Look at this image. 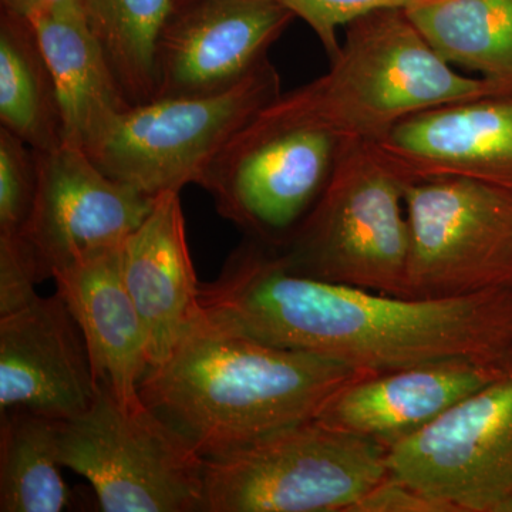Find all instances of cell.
Segmentation results:
<instances>
[{"label": "cell", "mask_w": 512, "mask_h": 512, "mask_svg": "<svg viewBox=\"0 0 512 512\" xmlns=\"http://www.w3.org/2000/svg\"><path fill=\"white\" fill-rule=\"evenodd\" d=\"M36 151V150H35ZM37 192L23 241L40 279L89 256L123 247L156 197L113 180L79 147L36 151Z\"/></svg>", "instance_id": "11"}, {"label": "cell", "mask_w": 512, "mask_h": 512, "mask_svg": "<svg viewBox=\"0 0 512 512\" xmlns=\"http://www.w3.org/2000/svg\"><path fill=\"white\" fill-rule=\"evenodd\" d=\"M284 6L295 18L305 20L318 36L330 60L339 55L342 43L339 28L379 9H409L430 0H272Z\"/></svg>", "instance_id": "24"}, {"label": "cell", "mask_w": 512, "mask_h": 512, "mask_svg": "<svg viewBox=\"0 0 512 512\" xmlns=\"http://www.w3.org/2000/svg\"><path fill=\"white\" fill-rule=\"evenodd\" d=\"M359 377L329 357L227 332L197 315L167 359L147 370L138 393L208 460L315 420Z\"/></svg>", "instance_id": "2"}, {"label": "cell", "mask_w": 512, "mask_h": 512, "mask_svg": "<svg viewBox=\"0 0 512 512\" xmlns=\"http://www.w3.org/2000/svg\"><path fill=\"white\" fill-rule=\"evenodd\" d=\"M511 512H512V507H511Z\"/></svg>", "instance_id": "28"}, {"label": "cell", "mask_w": 512, "mask_h": 512, "mask_svg": "<svg viewBox=\"0 0 512 512\" xmlns=\"http://www.w3.org/2000/svg\"><path fill=\"white\" fill-rule=\"evenodd\" d=\"M404 188L372 143L340 140L318 202L276 249L296 274L407 298Z\"/></svg>", "instance_id": "4"}, {"label": "cell", "mask_w": 512, "mask_h": 512, "mask_svg": "<svg viewBox=\"0 0 512 512\" xmlns=\"http://www.w3.org/2000/svg\"><path fill=\"white\" fill-rule=\"evenodd\" d=\"M350 512H454L446 503L421 493L399 478H383L367 491Z\"/></svg>", "instance_id": "26"}, {"label": "cell", "mask_w": 512, "mask_h": 512, "mask_svg": "<svg viewBox=\"0 0 512 512\" xmlns=\"http://www.w3.org/2000/svg\"><path fill=\"white\" fill-rule=\"evenodd\" d=\"M372 144L406 185L458 178L512 191V93L421 111Z\"/></svg>", "instance_id": "14"}, {"label": "cell", "mask_w": 512, "mask_h": 512, "mask_svg": "<svg viewBox=\"0 0 512 512\" xmlns=\"http://www.w3.org/2000/svg\"><path fill=\"white\" fill-rule=\"evenodd\" d=\"M386 463L454 512H511L512 353L490 383L386 448Z\"/></svg>", "instance_id": "10"}, {"label": "cell", "mask_w": 512, "mask_h": 512, "mask_svg": "<svg viewBox=\"0 0 512 512\" xmlns=\"http://www.w3.org/2000/svg\"><path fill=\"white\" fill-rule=\"evenodd\" d=\"M510 355L437 360L359 377L336 392L315 420L389 448L490 383Z\"/></svg>", "instance_id": "15"}, {"label": "cell", "mask_w": 512, "mask_h": 512, "mask_svg": "<svg viewBox=\"0 0 512 512\" xmlns=\"http://www.w3.org/2000/svg\"><path fill=\"white\" fill-rule=\"evenodd\" d=\"M281 93V77L268 59L224 92L130 106L83 151L104 174L151 197L201 187L229 140Z\"/></svg>", "instance_id": "6"}, {"label": "cell", "mask_w": 512, "mask_h": 512, "mask_svg": "<svg viewBox=\"0 0 512 512\" xmlns=\"http://www.w3.org/2000/svg\"><path fill=\"white\" fill-rule=\"evenodd\" d=\"M406 12L450 66L512 90V0H430Z\"/></svg>", "instance_id": "20"}, {"label": "cell", "mask_w": 512, "mask_h": 512, "mask_svg": "<svg viewBox=\"0 0 512 512\" xmlns=\"http://www.w3.org/2000/svg\"><path fill=\"white\" fill-rule=\"evenodd\" d=\"M259 111L218 154L201 187L247 238L281 248L325 190L339 140Z\"/></svg>", "instance_id": "8"}, {"label": "cell", "mask_w": 512, "mask_h": 512, "mask_svg": "<svg viewBox=\"0 0 512 512\" xmlns=\"http://www.w3.org/2000/svg\"><path fill=\"white\" fill-rule=\"evenodd\" d=\"M39 268L20 237H0V315L28 305L36 298Z\"/></svg>", "instance_id": "25"}, {"label": "cell", "mask_w": 512, "mask_h": 512, "mask_svg": "<svg viewBox=\"0 0 512 512\" xmlns=\"http://www.w3.org/2000/svg\"><path fill=\"white\" fill-rule=\"evenodd\" d=\"M52 279L86 339L97 384L124 402L140 399L138 386L150 363L143 322L124 281L121 247L74 262Z\"/></svg>", "instance_id": "17"}, {"label": "cell", "mask_w": 512, "mask_h": 512, "mask_svg": "<svg viewBox=\"0 0 512 512\" xmlns=\"http://www.w3.org/2000/svg\"><path fill=\"white\" fill-rule=\"evenodd\" d=\"M97 389L86 339L59 292L0 315V414L70 420Z\"/></svg>", "instance_id": "13"}, {"label": "cell", "mask_w": 512, "mask_h": 512, "mask_svg": "<svg viewBox=\"0 0 512 512\" xmlns=\"http://www.w3.org/2000/svg\"><path fill=\"white\" fill-rule=\"evenodd\" d=\"M2 9L25 19L36 15L84 16V0H2Z\"/></svg>", "instance_id": "27"}, {"label": "cell", "mask_w": 512, "mask_h": 512, "mask_svg": "<svg viewBox=\"0 0 512 512\" xmlns=\"http://www.w3.org/2000/svg\"><path fill=\"white\" fill-rule=\"evenodd\" d=\"M295 16L272 0H175L157 53V94L210 96L268 60Z\"/></svg>", "instance_id": "12"}, {"label": "cell", "mask_w": 512, "mask_h": 512, "mask_svg": "<svg viewBox=\"0 0 512 512\" xmlns=\"http://www.w3.org/2000/svg\"><path fill=\"white\" fill-rule=\"evenodd\" d=\"M198 316L215 328L343 363L362 376L512 352V286L403 298L296 274L278 249L247 238L200 284Z\"/></svg>", "instance_id": "1"}, {"label": "cell", "mask_w": 512, "mask_h": 512, "mask_svg": "<svg viewBox=\"0 0 512 512\" xmlns=\"http://www.w3.org/2000/svg\"><path fill=\"white\" fill-rule=\"evenodd\" d=\"M0 123L36 151L62 147L56 84L28 19L0 15Z\"/></svg>", "instance_id": "19"}, {"label": "cell", "mask_w": 512, "mask_h": 512, "mask_svg": "<svg viewBox=\"0 0 512 512\" xmlns=\"http://www.w3.org/2000/svg\"><path fill=\"white\" fill-rule=\"evenodd\" d=\"M59 421L0 414V511L60 512L72 505L62 476Z\"/></svg>", "instance_id": "22"}, {"label": "cell", "mask_w": 512, "mask_h": 512, "mask_svg": "<svg viewBox=\"0 0 512 512\" xmlns=\"http://www.w3.org/2000/svg\"><path fill=\"white\" fill-rule=\"evenodd\" d=\"M60 460L104 512H202L205 460L143 400L106 384L86 412L59 421Z\"/></svg>", "instance_id": "7"}, {"label": "cell", "mask_w": 512, "mask_h": 512, "mask_svg": "<svg viewBox=\"0 0 512 512\" xmlns=\"http://www.w3.org/2000/svg\"><path fill=\"white\" fill-rule=\"evenodd\" d=\"M175 0H84V19L130 106L157 94V53Z\"/></svg>", "instance_id": "21"}, {"label": "cell", "mask_w": 512, "mask_h": 512, "mask_svg": "<svg viewBox=\"0 0 512 512\" xmlns=\"http://www.w3.org/2000/svg\"><path fill=\"white\" fill-rule=\"evenodd\" d=\"M37 181L36 151L0 128V237H22L35 205Z\"/></svg>", "instance_id": "23"}, {"label": "cell", "mask_w": 512, "mask_h": 512, "mask_svg": "<svg viewBox=\"0 0 512 512\" xmlns=\"http://www.w3.org/2000/svg\"><path fill=\"white\" fill-rule=\"evenodd\" d=\"M121 266L146 332L148 363L160 365L198 313L201 282L188 247L180 192L157 195L153 210L121 247Z\"/></svg>", "instance_id": "16"}, {"label": "cell", "mask_w": 512, "mask_h": 512, "mask_svg": "<svg viewBox=\"0 0 512 512\" xmlns=\"http://www.w3.org/2000/svg\"><path fill=\"white\" fill-rule=\"evenodd\" d=\"M407 298L512 286V191L476 181L409 184Z\"/></svg>", "instance_id": "9"}, {"label": "cell", "mask_w": 512, "mask_h": 512, "mask_svg": "<svg viewBox=\"0 0 512 512\" xmlns=\"http://www.w3.org/2000/svg\"><path fill=\"white\" fill-rule=\"evenodd\" d=\"M328 73L262 107L281 123L377 143L397 123L436 107L512 90L464 76L437 55L406 9H379L345 26Z\"/></svg>", "instance_id": "3"}, {"label": "cell", "mask_w": 512, "mask_h": 512, "mask_svg": "<svg viewBox=\"0 0 512 512\" xmlns=\"http://www.w3.org/2000/svg\"><path fill=\"white\" fill-rule=\"evenodd\" d=\"M387 476L380 444L302 421L205 460L202 512H350Z\"/></svg>", "instance_id": "5"}, {"label": "cell", "mask_w": 512, "mask_h": 512, "mask_svg": "<svg viewBox=\"0 0 512 512\" xmlns=\"http://www.w3.org/2000/svg\"><path fill=\"white\" fill-rule=\"evenodd\" d=\"M28 20L55 80L64 144L83 150L130 104L84 16L36 15Z\"/></svg>", "instance_id": "18"}]
</instances>
